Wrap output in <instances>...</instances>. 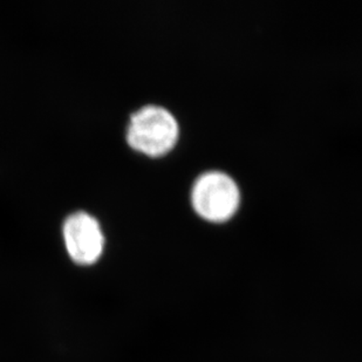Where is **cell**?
I'll return each instance as SVG.
<instances>
[{
	"instance_id": "cell-1",
	"label": "cell",
	"mask_w": 362,
	"mask_h": 362,
	"mask_svg": "<svg viewBox=\"0 0 362 362\" xmlns=\"http://www.w3.org/2000/svg\"><path fill=\"white\" fill-rule=\"evenodd\" d=\"M189 203L201 221L210 226H226L240 212L243 192L236 178L212 168L202 171L192 181Z\"/></svg>"
},
{
	"instance_id": "cell-2",
	"label": "cell",
	"mask_w": 362,
	"mask_h": 362,
	"mask_svg": "<svg viewBox=\"0 0 362 362\" xmlns=\"http://www.w3.org/2000/svg\"><path fill=\"white\" fill-rule=\"evenodd\" d=\"M127 144L147 158H167L181 140V124L174 112L162 103L144 105L130 115Z\"/></svg>"
},
{
	"instance_id": "cell-3",
	"label": "cell",
	"mask_w": 362,
	"mask_h": 362,
	"mask_svg": "<svg viewBox=\"0 0 362 362\" xmlns=\"http://www.w3.org/2000/svg\"><path fill=\"white\" fill-rule=\"evenodd\" d=\"M66 250L80 265H92L100 259L105 236L98 219L88 212L76 211L66 218L62 228Z\"/></svg>"
}]
</instances>
